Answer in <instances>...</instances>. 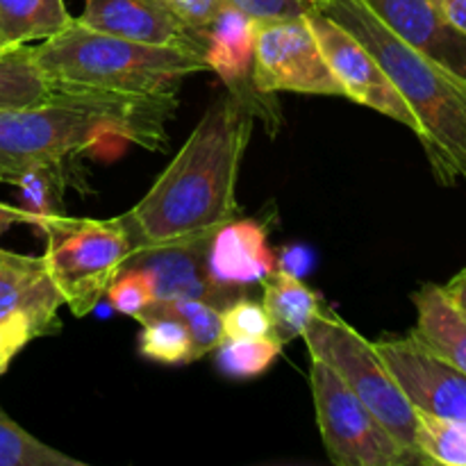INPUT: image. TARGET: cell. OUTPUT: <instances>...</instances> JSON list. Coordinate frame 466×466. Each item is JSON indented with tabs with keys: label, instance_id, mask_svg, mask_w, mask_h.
Wrapping results in <instances>:
<instances>
[{
	"label": "cell",
	"instance_id": "obj_1",
	"mask_svg": "<svg viewBox=\"0 0 466 466\" xmlns=\"http://www.w3.org/2000/svg\"><path fill=\"white\" fill-rule=\"evenodd\" d=\"M253 121V109L230 91L205 109L148 194L121 214L135 253L209 235L239 214L237 180Z\"/></svg>",
	"mask_w": 466,
	"mask_h": 466
},
{
	"label": "cell",
	"instance_id": "obj_2",
	"mask_svg": "<svg viewBox=\"0 0 466 466\" xmlns=\"http://www.w3.org/2000/svg\"><path fill=\"white\" fill-rule=\"evenodd\" d=\"M177 107V94L53 89L35 105L0 109V182L9 185L25 168L68 162L112 139L167 150V126Z\"/></svg>",
	"mask_w": 466,
	"mask_h": 466
},
{
	"label": "cell",
	"instance_id": "obj_3",
	"mask_svg": "<svg viewBox=\"0 0 466 466\" xmlns=\"http://www.w3.org/2000/svg\"><path fill=\"white\" fill-rule=\"evenodd\" d=\"M326 16L358 36L417 116L431 171L441 187L466 182V80L400 41L364 0H326Z\"/></svg>",
	"mask_w": 466,
	"mask_h": 466
},
{
	"label": "cell",
	"instance_id": "obj_4",
	"mask_svg": "<svg viewBox=\"0 0 466 466\" xmlns=\"http://www.w3.org/2000/svg\"><path fill=\"white\" fill-rule=\"evenodd\" d=\"M32 57L50 89L177 94L185 77L208 71L203 50L137 44L80 25L76 18L32 46Z\"/></svg>",
	"mask_w": 466,
	"mask_h": 466
},
{
	"label": "cell",
	"instance_id": "obj_5",
	"mask_svg": "<svg viewBox=\"0 0 466 466\" xmlns=\"http://www.w3.org/2000/svg\"><path fill=\"white\" fill-rule=\"evenodd\" d=\"M303 339L312 360L328 364L412 455L414 462L423 464L417 449V410L376 353L373 341L360 335L326 303L319 305Z\"/></svg>",
	"mask_w": 466,
	"mask_h": 466
},
{
	"label": "cell",
	"instance_id": "obj_6",
	"mask_svg": "<svg viewBox=\"0 0 466 466\" xmlns=\"http://www.w3.org/2000/svg\"><path fill=\"white\" fill-rule=\"evenodd\" d=\"M39 235L46 237L50 278L77 319L94 312L135 253L121 217L98 221L59 214L41 226Z\"/></svg>",
	"mask_w": 466,
	"mask_h": 466
},
{
	"label": "cell",
	"instance_id": "obj_7",
	"mask_svg": "<svg viewBox=\"0 0 466 466\" xmlns=\"http://www.w3.org/2000/svg\"><path fill=\"white\" fill-rule=\"evenodd\" d=\"M319 432L328 458L337 466H408L412 455L373 417L328 364L309 367Z\"/></svg>",
	"mask_w": 466,
	"mask_h": 466
},
{
	"label": "cell",
	"instance_id": "obj_8",
	"mask_svg": "<svg viewBox=\"0 0 466 466\" xmlns=\"http://www.w3.org/2000/svg\"><path fill=\"white\" fill-rule=\"evenodd\" d=\"M253 85L262 94L273 96L291 91L344 98L339 82L323 57L308 14L300 18L258 23Z\"/></svg>",
	"mask_w": 466,
	"mask_h": 466
},
{
	"label": "cell",
	"instance_id": "obj_9",
	"mask_svg": "<svg viewBox=\"0 0 466 466\" xmlns=\"http://www.w3.org/2000/svg\"><path fill=\"white\" fill-rule=\"evenodd\" d=\"M308 21L317 35L332 76L344 91V98L385 114L391 121L412 130L414 137H419L417 116L391 85L390 76L382 71L371 50L346 27L326 16L321 9H309Z\"/></svg>",
	"mask_w": 466,
	"mask_h": 466
},
{
	"label": "cell",
	"instance_id": "obj_10",
	"mask_svg": "<svg viewBox=\"0 0 466 466\" xmlns=\"http://www.w3.org/2000/svg\"><path fill=\"white\" fill-rule=\"evenodd\" d=\"M385 367L414 410L466 423V373L428 349L410 332L373 341Z\"/></svg>",
	"mask_w": 466,
	"mask_h": 466
},
{
	"label": "cell",
	"instance_id": "obj_11",
	"mask_svg": "<svg viewBox=\"0 0 466 466\" xmlns=\"http://www.w3.org/2000/svg\"><path fill=\"white\" fill-rule=\"evenodd\" d=\"M214 232L180 244L144 248L130 255L126 267H137L150 278L155 300H205L223 309L248 294L239 287H223L212 278L208 250Z\"/></svg>",
	"mask_w": 466,
	"mask_h": 466
},
{
	"label": "cell",
	"instance_id": "obj_12",
	"mask_svg": "<svg viewBox=\"0 0 466 466\" xmlns=\"http://www.w3.org/2000/svg\"><path fill=\"white\" fill-rule=\"evenodd\" d=\"M255 35H258V23L253 18L223 5L221 12L203 32L205 62L208 71H214L226 82L230 94L248 105L255 116H262L267 127L273 126L276 130L280 123L276 96L262 94L253 85Z\"/></svg>",
	"mask_w": 466,
	"mask_h": 466
},
{
	"label": "cell",
	"instance_id": "obj_13",
	"mask_svg": "<svg viewBox=\"0 0 466 466\" xmlns=\"http://www.w3.org/2000/svg\"><path fill=\"white\" fill-rule=\"evenodd\" d=\"M80 25L150 46H185L205 53V41L167 0H85Z\"/></svg>",
	"mask_w": 466,
	"mask_h": 466
},
{
	"label": "cell",
	"instance_id": "obj_14",
	"mask_svg": "<svg viewBox=\"0 0 466 466\" xmlns=\"http://www.w3.org/2000/svg\"><path fill=\"white\" fill-rule=\"evenodd\" d=\"M364 3L400 41L466 80V36L441 16L432 0H364Z\"/></svg>",
	"mask_w": 466,
	"mask_h": 466
},
{
	"label": "cell",
	"instance_id": "obj_15",
	"mask_svg": "<svg viewBox=\"0 0 466 466\" xmlns=\"http://www.w3.org/2000/svg\"><path fill=\"white\" fill-rule=\"evenodd\" d=\"M62 294L55 287L44 255H16L0 248V321L23 314L35 328L36 337L59 332Z\"/></svg>",
	"mask_w": 466,
	"mask_h": 466
},
{
	"label": "cell",
	"instance_id": "obj_16",
	"mask_svg": "<svg viewBox=\"0 0 466 466\" xmlns=\"http://www.w3.org/2000/svg\"><path fill=\"white\" fill-rule=\"evenodd\" d=\"M208 267L223 287L250 289L278 267L268 248V230L255 218H230L212 235Z\"/></svg>",
	"mask_w": 466,
	"mask_h": 466
},
{
	"label": "cell",
	"instance_id": "obj_17",
	"mask_svg": "<svg viewBox=\"0 0 466 466\" xmlns=\"http://www.w3.org/2000/svg\"><path fill=\"white\" fill-rule=\"evenodd\" d=\"M412 300L417 308L412 335L466 373V314L451 303L444 287L435 282H426L414 291Z\"/></svg>",
	"mask_w": 466,
	"mask_h": 466
},
{
	"label": "cell",
	"instance_id": "obj_18",
	"mask_svg": "<svg viewBox=\"0 0 466 466\" xmlns=\"http://www.w3.org/2000/svg\"><path fill=\"white\" fill-rule=\"evenodd\" d=\"M262 305L271 319V337L282 346L303 337L314 312L323 303L321 296L309 289L299 276L273 268L262 282Z\"/></svg>",
	"mask_w": 466,
	"mask_h": 466
},
{
	"label": "cell",
	"instance_id": "obj_19",
	"mask_svg": "<svg viewBox=\"0 0 466 466\" xmlns=\"http://www.w3.org/2000/svg\"><path fill=\"white\" fill-rule=\"evenodd\" d=\"M71 21L64 0H0V53L50 39Z\"/></svg>",
	"mask_w": 466,
	"mask_h": 466
},
{
	"label": "cell",
	"instance_id": "obj_20",
	"mask_svg": "<svg viewBox=\"0 0 466 466\" xmlns=\"http://www.w3.org/2000/svg\"><path fill=\"white\" fill-rule=\"evenodd\" d=\"M144 317H173L187 328L191 337V362L214 353L223 341L221 309L205 300H153L137 321Z\"/></svg>",
	"mask_w": 466,
	"mask_h": 466
},
{
	"label": "cell",
	"instance_id": "obj_21",
	"mask_svg": "<svg viewBox=\"0 0 466 466\" xmlns=\"http://www.w3.org/2000/svg\"><path fill=\"white\" fill-rule=\"evenodd\" d=\"M9 185L18 187L21 208L35 217V228L39 232L48 218L62 214V198L68 187L66 162L36 164L14 176Z\"/></svg>",
	"mask_w": 466,
	"mask_h": 466
},
{
	"label": "cell",
	"instance_id": "obj_22",
	"mask_svg": "<svg viewBox=\"0 0 466 466\" xmlns=\"http://www.w3.org/2000/svg\"><path fill=\"white\" fill-rule=\"evenodd\" d=\"M50 86L32 57V46L0 53V109L25 107L44 100Z\"/></svg>",
	"mask_w": 466,
	"mask_h": 466
},
{
	"label": "cell",
	"instance_id": "obj_23",
	"mask_svg": "<svg viewBox=\"0 0 466 466\" xmlns=\"http://www.w3.org/2000/svg\"><path fill=\"white\" fill-rule=\"evenodd\" d=\"M417 449L423 464L466 466V423L417 410Z\"/></svg>",
	"mask_w": 466,
	"mask_h": 466
},
{
	"label": "cell",
	"instance_id": "obj_24",
	"mask_svg": "<svg viewBox=\"0 0 466 466\" xmlns=\"http://www.w3.org/2000/svg\"><path fill=\"white\" fill-rule=\"evenodd\" d=\"M0 466H86L18 426L0 408Z\"/></svg>",
	"mask_w": 466,
	"mask_h": 466
},
{
	"label": "cell",
	"instance_id": "obj_25",
	"mask_svg": "<svg viewBox=\"0 0 466 466\" xmlns=\"http://www.w3.org/2000/svg\"><path fill=\"white\" fill-rule=\"evenodd\" d=\"M139 350L144 358L159 364H191V337L173 317L139 319Z\"/></svg>",
	"mask_w": 466,
	"mask_h": 466
},
{
	"label": "cell",
	"instance_id": "obj_26",
	"mask_svg": "<svg viewBox=\"0 0 466 466\" xmlns=\"http://www.w3.org/2000/svg\"><path fill=\"white\" fill-rule=\"evenodd\" d=\"M282 353V344L273 337L223 339L217 349L218 367L232 378H258L273 367Z\"/></svg>",
	"mask_w": 466,
	"mask_h": 466
},
{
	"label": "cell",
	"instance_id": "obj_27",
	"mask_svg": "<svg viewBox=\"0 0 466 466\" xmlns=\"http://www.w3.org/2000/svg\"><path fill=\"white\" fill-rule=\"evenodd\" d=\"M223 339H250V337H271V319L262 300L241 296L235 303L221 309Z\"/></svg>",
	"mask_w": 466,
	"mask_h": 466
},
{
	"label": "cell",
	"instance_id": "obj_28",
	"mask_svg": "<svg viewBox=\"0 0 466 466\" xmlns=\"http://www.w3.org/2000/svg\"><path fill=\"white\" fill-rule=\"evenodd\" d=\"M107 300L116 312L127 314L135 319L137 314L144 312L150 303L155 300L153 287H150V278L146 271L137 267H126L107 289Z\"/></svg>",
	"mask_w": 466,
	"mask_h": 466
},
{
	"label": "cell",
	"instance_id": "obj_29",
	"mask_svg": "<svg viewBox=\"0 0 466 466\" xmlns=\"http://www.w3.org/2000/svg\"><path fill=\"white\" fill-rule=\"evenodd\" d=\"M223 5L246 14L255 23L300 18L314 9L308 0H223Z\"/></svg>",
	"mask_w": 466,
	"mask_h": 466
},
{
	"label": "cell",
	"instance_id": "obj_30",
	"mask_svg": "<svg viewBox=\"0 0 466 466\" xmlns=\"http://www.w3.org/2000/svg\"><path fill=\"white\" fill-rule=\"evenodd\" d=\"M32 339H36V332L23 314H12L0 321V376Z\"/></svg>",
	"mask_w": 466,
	"mask_h": 466
},
{
	"label": "cell",
	"instance_id": "obj_31",
	"mask_svg": "<svg viewBox=\"0 0 466 466\" xmlns=\"http://www.w3.org/2000/svg\"><path fill=\"white\" fill-rule=\"evenodd\" d=\"M167 3L200 36L223 7V0H167Z\"/></svg>",
	"mask_w": 466,
	"mask_h": 466
},
{
	"label": "cell",
	"instance_id": "obj_32",
	"mask_svg": "<svg viewBox=\"0 0 466 466\" xmlns=\"http://www.w3.org/2000/svg\"><path fill=\"white\" fill-rule=\"evenodd\" d=\"M437 5V9L441 12V16L466 36V0H432Z\"/></svg>",
	"mask_w": 466,
	"mask_h": 466
},
{
	"label": "cell",
	"instance_id": "obj_33",
	"mask_svg": "<svg viewBox=\"0 0 466 466\" xmlns=\"http://www.w3.org/2000/svg\"><path fill=\"white\" fill-rule=\"evenodd\" d=\"M16 223L35 226V217L23 208H14V205L0 203V237H3V232H7L9 228L16 226Z\"/></svg>",
	"mask_w": 466,
	"mask_h": 466
},
{
	"label": "cell",
	"instance_id": "obj_34",
	"mask_svg": "<svg viewBox=\"0 0 466 466\" xmlns=\"http://www.w3.org/2000/svg\"><path fill=\"white\" fill-rule=\"evenodd\" d=\"M441 287H444V291H446V296L451 299V303H453L460 312L466 314V267L458 273V276L451 278L449 285H441Z\"/></svg>",
	"mask_w": 466,
	"mask_h": 466
},
{
	"label": "cell",
	"instance_id": "obj_35",
	"mask_svg": "<svg viewBox=\"0 0 466 466\" xmlns=\"http://www.w3.org/2000/svg\"><path fill=\"white\" fill-rule=\"evenodd\" d=\"M308 3H309V5H312V7H314V9H319V7H321V5H323V3H326V0H308Z\"/></svg>",
	"mask_w": 466,
	"mask_h": 466
}]
</instances>
